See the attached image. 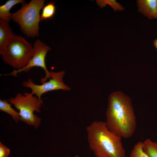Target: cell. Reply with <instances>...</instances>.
<instances>
[{
    "mask_svg": "<svg viewBox=\"0 0 157 157\" xmlns=\"http://www.w3.org/2000/svg\"><path fill=\"white\" fill-rule=\"evenodd\" d=\"M50 78L49 80L41 85H38L33 82L32 79L28 78L22 83V85L26 88H29L31 90V94H35L42 103L41 96L44 94L48 92L62 90H69L70 88L66 85L63 81L65 71H62L57 72H50Z\"/></svg>",
    "mask_w": 157,
    "mask_h": 157,
    "instance_id": "obj_6",
    "label": "cell"
},
{
    "mask_svg": "<svg viewBox=\"0 0 157 157\" xmlns=\"http://www.w3.org/2000/svg\"><path fill=\"white\" fill-rule=\"evenodd\" d=\"M8 100L19 110L21 121L28 125L33 126L35 129L38 127L41 122V118L34 112H40V108L43 103L37 96H34L31 93L25 92L23 94L19 93Z\"/></svg>",
    "mask_w": 157,
    "mask_h": 157,
    "instance_id": "obj_5",
    "label": "cell"
},
{
    "mask_svg": "<svg viewBox=\"0 0 157 157\" xmlns=\"http://www.w3.org/2000/svg\"><path fill=\"white\" fill-rule=\"evenodd\" d=\"M106 126L110 131L125 138L135 132L136 120L130 98L120 91H115L108 98L106 113Z\"/></svg>",
    "mask_w": 157,
    "mask_h": 157,
    "instance_id": "obj_1",
    "label": "cell"
},
{
    "mask_svg": "<svg viewBox=\"0 0 157 157\" xmlns=\"http://www.w3.org/2000/svg\"><path fill=\"white\" fill-rule=\"evenodd\" d=\"M12 104L6 99L0 100V110L10 115L16 123L21 121L19 112L13 108Z\"/></svg>",
    "mask_w": 157,
    "mask_h": 157,
    "instance_id": "obj_11",
    "label": "cell"
},
{
    "mask_svg": "<svg viewBox=\"0 0 157 157\" xmlns=\"http://www.w3.org/2000/svg\"><path fill=\"white\" fill-rule=\"evenodd\" d=\"M8 22L0 19V54L2 56L10 40L14 36Z\"/></svg>",
    "mask_w": 157,
    "mask_h": 157,
    "instance_id": "obj_9",
    "label": "cell"
},
{
    "mask_svg": "<svg viewBox=\"0 0 157 157\" xmlns=\"http://www.w3.org/2000/svg\"><path fill=\"white\" fill-rule=\"evenodd\" d=\"M33 46L22 36L14 34L2 56L4 62L13 67L20 70L28 63L33 54Z\"/></svg>",
    "mask_w": 157,
    "mask_h": 157,
    "instance_id": "obj_4",
    "label": "cell"
},
{
    "mask_svg": "<svg viewBox=\"0 0 157 157\" xmlns=\"http://www.w3.org/2000/svg\"><path fill=\"white\" fill-rule=\"evenodd\" d=\"M50 50V47L45 43L39 40H36L33 44V56L27 64L20 70L14 69L10 73L5 74L2 75L17 76H18V73L23 72H27L33 67H38L43 69L45 73V77L41 78V83L46 81L48 78H50V72L48 71L47 68L45 60L47 53Z\"/></svg>",
    "mask_w": 157,
    "mask_h": 157,
    "instance_id": "obj_7",
    "label": "cell"
},
{
    "mask_svg": "<svg viewBox=\"0 0 157 157\" xmlns=\"http://www.w3.org/2000/svg\"><path fill=\"white\" fill-rule=\"evenodd\" d=\"M138 10L149 19H157V0L137 1Z\"/></svg>",
    "mask_w": 157,
    "mask_h": 157,
    "instance_id": "obj_8",
    "label": "cell"
},
{
    "mask_svg": "<svg viewBox=\"0 0 157 157\" xmlns=\"http://www.w3.org/2000/svg\"><path fill=\"white\" fill-rule=\"evenodd\" d=\"M86 130L89 148L96 157H126L122 138L110 131L105 122L94 121Z\"/></svg>",
    "mask_w": 157,
    "mask_h": 157,
    "instance_id": "obj_2",
    "label": "cell"
},
{
    "mask_svg": "<svg viewBox=\"0 0 157 157\" xmlns=\"http://www.w3.org/2000/svg\"><path fill=\"white\" fill-rule=\"evenodd\" d=\"M153 44L154 46L156 48L157 50V38L154 40L153 41Z\"/></svg>",
    "mask_w": 157,
    "mask_h": 157,
    "instance_id": "obj_17",
    "label": "cell"
},
{
    "mask_svg": "<svg viewBox=\"0 0 157 157\" xmlns=\"http://www.w3.org/2000/svg\"><path fill=\"white\" fill-rule=\"evenodd\" d=\"M130 157H149L143 150L142 141H138L135 144L130 152Z\"/></svg>",
    "mask_w": 157,
    "mask_h": 157,
    "instance_id": "obj_14",
    "label": "cell"
},
{
    "mask_svg": "<svg viewBox=\"0 0 157 157\" xmlns=\"http://www.w3.org/2000/svg\"><path fill=\"white\" fill-rule=\"evenodd\" d=\"M55 2L51 1L44 6L40 16V21L51 19L53 17L56 8Z\"/></svg>",
    "mask_w": 157,
    "mask_h": 157,
    "instance_id": "obj_13",
    "label": "cell"
},
{
    "mask_svg": "<svg viewBox=\"0 0 157 157\" xmlns=\"http://www.w3.org/2000/svg\"><path fill=\"white\" fill-rule=\"evenodd\" d=\"M96 1L97 4L101 8L104 7L107 4H108L113 8L115 11H116L117 10L119 11L123 10L124 9L121 4L115 0H96Z\"/></svg>",
    "mask_w": 157,
    "mask_h": 157,
    "instance_id": "obj_15",
    "label": "cell"
},
{
    "mask_svg": "<svg viewBox=\"0 0 157 157\" xmlns=\"http://www.w3.org/2000/svg\"><path fill=\"white\" fill-rule=\"evenodd\" d=\"M25 1L24 0H9L0 6V19L9 22L11 19L10 9L15 5L22 4Z\"/></svg>",
    "mask_w": 157,
    "mask_h": 157,
    "instance_id": "obj_10",
    "label": "cell"
},
{
    "mask_svg": "<svg viewBox=\"0 0 157 157\" xmlns=\"http://www.w3.org/2000/svg\"><path fill=\"white\" fill-rule=\"evenodd\" d=\"M143 150L149 157H157V142L147 139L142 142Z\"/></svg>",
    "mask_w": 157,
    "mask_h": 157,
    "instance_id": "obj_12",
    "label": "cell"
},
{
    "mask_svg": "<svg viewBox=\"0 0 157 157\" xmlns=\"http://www.w3.org/2000/svg\"><path fill=\"white\" fill-rule=\"evenodd\" d=\"M10 150L6 146L0 142V157H9Z\"/></svg>",
    "mask_w": 157,
    "mask_h": 157,
    "instance_id": "obj_16",
    "label": "cell"
},
{
    "mask_svg": "<svg viewBox=\"0 0 157 157\" xmlns=\"http://www.w3.org/2000/svg\"><path fill=\"white\" fill-rule=\"evenodd\" d=\"M44 3V0H32L28 3L25 2L19 9L11 13V19L19 24L22 32L28 37L39 35L40 13Z\"/></svg>",
    "mask_w": 157,
    "mask_h": 157,
    "instance_id": "obj_3",
    "label": "cell"
},
{
    "mask_svg": "<svg viewBox=\"0 0 157 157\" xmlns=\"http://www.w3.org/2000/svg\"><path fill=\"white\" fill-rule=\"evenodd\" d=\"M67 157H79L78 155H76L75 156H72V157H70V156H67Z\"/></svg>",
    "mask_w": 157,
    "mask_h": 157,
    "instance_id": "obj_18",
    "label": "cell"
}]
</instances>
